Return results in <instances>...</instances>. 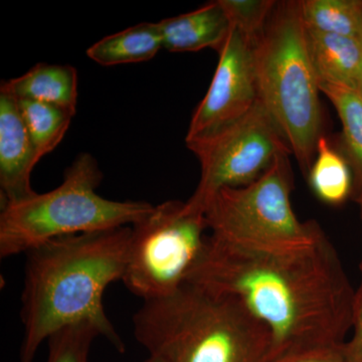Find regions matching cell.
Wrapping results in <instances>:
<instances>
[{"mask_svg": "<svg viewBox=\"0 0 362 362\" xmlns=\"http://www.w3.org/2000/svg\"><path fill=\"white\" fill-rule=\"evenodd\" d=\"M99 331L90 323L66 326L47 339V362H89L90 346Z\"/></svg>", "mask_w": 362, "mask_h": 362, "instance_id": "19", "label": "cell"}, {"mask_svg": "<svg viewBox=\"0 0 362 362\" xmlns=\"http://www.w3.org/2000/svg\"><path fill=\"white\" fill-rule=\"evenodd\" d=\"M255 64L259 102L277 123L307 176L321 137V109L301 1L276 4L255 45Z\"/></svg>", "mask_w": 362, "mask_h": 362, "instance_id": "4", "label": "cell"}, {"mask_svg": "<svg viewBox=\"0 0 362 362\" xmlns=\"http://www.w3.org/2000/svg\"><path fill=\"white\" fill-rule=\"evenodd\" d=\"M308 176L314 194L331 206L342 204L354 192V173L349 161L324 136L317 143L316 157Z\"/></svg>", "mask_w": 362, "mask_h": 362, "instance_id": "16", "label": "cell"}, {"mask_svg": "<svg viewBox=\"0 0 362 362\" xmlns=\"http://www.w3.org/2000/svg\"><path fill=\"white\" fill-rule=\"evenodd\" d=\"M232 25L252 44L257 45L277 1L272 0H221Z\"/></svg>", "mask_w": 362, "mask_h": 362, "instance_id": "20", "label": "cell"}, {"mask_svg": "<svg viewBox=\"0 0 362 362\" xmlns=\"http://www.w3.org/2000/svg\"><path fill=\"white\" fill-rule=\"evenodd\" d=\"M293 177L288 156L276 157L258 180L242 187H223L204 211L216 239L252 251H296L324 235L314 221H301L291 204Z\"/></svg>", "mask_w": 362, "mask_h": 362, "instance_id": "6", "label": "cell"}, {"mask_svg": "<svg viewBox=\"0 0 362 362\" xmlns=\"http://www.w3.org/2000/svg\"><path fill=\"white\" fill-rule=\"evenodd\" d=\"M162 47L158 23H144L105 37L87 49V56L105 66L150 61Z\"/></svg>", "mask_w": 362, "mask_h": 362, "instance_id": "14", "label": "cell"}, {"mask_svg": "<svg viewBox=\"0 0 362 362\" xmlns=\"http://www.w3.org/2000/svg\"><path fill=\"white\" fill-rule=\"evenodd\" d=\"M102 175L96 159L80 154L58 187L23 201L4 204L0 214V257L28 252L47 240L133 226L154 206L119 202L97 194Z\"/></svg>", "mask_w": 362, "mask_h": 362, "instance_id": "5", "label": "cell"}, {"mask_svg": "<svg viewBox=\"0 0 362 362\" xmlns=\"http://www.w3.org/2000/svg\"><path fill=\"white\" fill-rule=\"evenodd\" d=\"M37 150L8 82L0 86V188L2 206L35 194L30 185L33 168L40 161Z\"/></svg>", "mask_w": 362, "mask_h": 362, "instance_id": "10", "label": "cell"}, {"mask_svg": "<svg viewBox=\"0 0 362 362\" xmlns=\"http://www.w3.org/2000/svg\"><path fill=\"white\" fill-rule=\"evenodd\" d=\"M361 216L362 221V206ZM361 281L356 290V305H354V335L349 343L344 344V354L347 362H362V259L361 263Z\"/></svg>", "mask_w": 362, "mask_h": 362, "instance_id": "21", "label": "cell"}, {"mask_svg": "<svg viewBox=\"0 0 362 362\" xmlns=\"http://www.w3.org/2000/svg\"><path fill=\"white\" fill-rule=\"evenodd\" d=\"M306 28L307 47L318 84L362 90V40Z\"/></svg>", "mask_w": 362, "mask_h": 362, "instance_id": "12", "label": "cell"}, {"mask_svg": "<svg viewBox=\"0 0 362 362\" xmlns=\"http://www.w3.org/2000/svg\"><path fill=\"white\" fill-rule=\"evenodd\" d=\"M204 214L192 213L185 202L168 201L131 226L122 281L143 301L158 299L187 282L206 247Z\"/></svg>", "mask_w": 362, "mask_h": 362, "instance_id": "7", "label": "cell"}, {"mask_svg": "<svg viewBox=\"0 0 362 362\" xmlns=\"http://www.w3.org/2000/svg\"><path fill=\"white\" fill-rule=\"evenodd\" d=\"M185 141L202 166L199 185L185 206L199 214H204L207 204L221 188L246 187L258 180L276 157L292 153L282 131L259 99L235 122L185 138Z\"/></svg>", "mask_w": 362, "mask_h": 362, "instance_id": "8", "label": "cell"}, {"mask_svg": "<svg viewBox=\"0 0 362 362\" xmlns=\"http://www.w3.org/2000/svg\"><path fill=\"white\" fill-rule=\"evenodd\" d=\"M21 117L40 158L51 153L63 140L75 116L54 105L18 99Z\"/></svg>", "mask_w": 362, "mask_h": 362, "instance_id": "18", "label": "cell"}, {"mask_svg": "<svg viewBox=\"0 0 362 362\" xmlns=\"http://www.w3.org/2000/svg\"><path fill=\"white\" fill-rule=\"evenodd\" d=\"M301 16L309 30L362 40L361 0H304Z\"/></svg>", "mask_w": 362, "mask_h": 362, "instance_id": "17", "label": "cell"}, {"mask_svg": "<svg viewBox=\"0 0 362 362\" xmlns=\"http://www.w3.org/2000/svg\"><path fill=\"white\" fill-rule=\"evenodd\" d=\"M354 199H356V202L358 204L359 206H362V190L359 194H357L356 197H354Z\"/></svg>", "mask_w": 362, "mask_h": 362, "instance_id": "23", "label": "cell"}, {"mask_svg": "<svg viewBox=\"0 0 362 362\" xmlns=\"http://www.w3.org/2000/svg\"><path fill=\"white\" fill-rule=\"evenodd\" d=\"M136 340L163 362H270L265 325L237 298L185 282L143 301L133 317Z\"/></svg>", "mask_w": 362, "mask_h": 362, "instance_id": "3", "label": "cell"}, {"mask_svg": "<svg viewBox=\"0 0 362 362\" xmlns=\"http://www.w3.org/2000/svg\"><path fill=\"white\" fill-rule=\"evenodd\" d=\"M187 282L237 298L270 332L271 361L343 344L354 328L356 290L325 233L283 252L242 249L209 235Z\"/></svg>", "mask_w": 362, "mask_h": 362, "instance_id": "1", "label": "cell"}, {"mask_svg": "<svg viewBox=\"0 0 362 362\" xmlns=\"http://www.w3.org/2000/svg\"><path fill=\"white\" fill-rule=\"evenodd\" d=\"M7 82L18 99L44 102L76 115L78 73L74 66L40 63Z\"/></svg>", "mask_w": 362, "mask_h": 362, "instance_id": "13", "label": "cell"}, {"mask_svg": "<svg viewBox=\"0 0 362 362\" xmlns=\"http://www.w3.org/2000/svg\"><path fill=\"white\" fill-rule=\"evenodd\" d=\"M319 90L330 100L339 116L356 197L362 190V90L326 83H320Z\"/></svg>", "mask_w": 362, "mask_h": 362, "instance_id": "15", "label": "cell"}, {"mask_svg": "<svg viewBox=\"0 0 362 362\" xmlns=\"http://www.w3.org/2000/svg\"><path fill=\"white\" fill-rule=\"evenodd\" d=\"M130 239L131 226H121L57 238L26 252L21 362H33L54 333L83 322L125 352L105 312L103 296L109 285L122 281Z\"/></svg>", "mask_w": 362, "mask_h": 362, "instance_id": "2", "label": "cell"}, {"mask_svg": "<svg viewBox=\"0 0 362 362\" xmlns=\"http://www.w3.org/2000/svg\"><path fill=\"white\" fill-rule=\"evenodd\" d=\"M271 362H347L344 354V343L333 346L320 347L299 352L275 359Z\"/></svg>", "mask_w": 362, "mask_h": 362, "instance_id": "22", "label": "cell"}, {"mask_svg": "<svg viewBox=\"0 0 362 362\" xmlns=\"http://www.w3.org/2000/svg\"><path fill=\"white\" fill-rule=\"evenodd\" d=\"M144 362H163L161 359L156 358V357L149 356Z\"/></svg>", "mask_w": 362, "mask_h": 362, "instance_id": "24", "label": "cell"}, {"mask_svg": "<svg viewBox=\"0 0 362 362\" xmlns=\"http://www.w3.org/2000/svg\"><path fill=\"white\" fill-rule=\"evenodd\" d=\"M206 96L190 121L187 138L235 122L258 101L255 45L232 25Z\"/></svg>", "mask_w": 362, "mask_h": 362, "instance_id": "9", "label": "cell"}, {"mask_svg": "<svg viewBox=\"0 0 362 362\" xmlns=\"http://www.w3.org/2000/svg\"><path fill=\"white\" fill-rule=\"evenodd\" d=\"M157 23L162 47L171 52H199L204 49L220 52L232 30V23L221 0Z\"/></svg>", "mask_w": 362, "mask_h": 362, "instance_id": "11", "label": "cell"}]
</instances>
